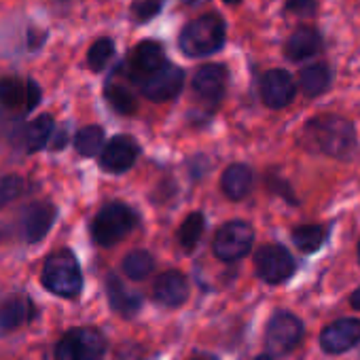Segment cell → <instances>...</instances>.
<instances>
[{
	"instance_id": "cell-28",
	"label": "cell",
	"mask_w": 360,
	"mask_h": 360,
	"mask_svg": "<svg viewBox=\"0 0 360 360\" xmlns=\"http://www.w3.org/2000/svg\"><path fill=\"white\" fill-rule=\"evenodd\" d=\"M202 233H204V217H202L200 212L189 214V217L185 219L183 227H180V231H178L180 246H183L185 250H191V248L200 242Z\"/></svg>"
},
{
	"instance_id": "cell-33",
	"label": "cell",
	"mask_w": 360,
	"mask_h": 360,
	"mask_svg": "<svg viewBox=\"0 0 360 360\" xmlns=\"http://www.w3.org/2000/svg\"><path fill=\"white\" fill-rule=\"evenodd\" d=\"M41 102V87L34 81H26V110H34Z\"/></svg>"
},
{
	"instance_id": "cell-7",
	"label": "cell",
	"mask_w": 360,
	"mask_h": 360,
	"mask_svg": "<svg viewBox=\"0 0 360 360\" xmlns=\"http://www.w3.org/2000/svg\"><path fill=\"white\" fill-rule=\"evenodd\" d=\"M255 269L259 278L267 284H282L295 271V261L290 252L278 244L263 246L255 257Z\"/></svg>"
},
{
	"instance_id": "cell-40",
	"label": "cell",
	"mask_w": 360,
	"mask_h": 360,
	"mask_svg": "<svg viewBox=\"0 0 360 360\" xmlns=\"http://www.w3.org/2000/svg\"><path fill=\"white\" fill-rule=\"evenodd\" d=\"M358 259H360V246H358Z\"/></svg>"
},
{
	"instance_id": "cell-14",
	"label": "cell",
	"mask_w": 360,
	"mask_h": 360,
	"mask_svg": "<svg viewBox=\"0 0 360 360\" xmlns=\"http://www.w3.org/2000/svg\"><path fill=\"white\" fill-rule=\"evenodd\" d=\"M153 297L161 305L178 307L189 299V282L180 271H165L155 280Z\"/></svg>"
},
{
	"instance_id": "cell-26",
	"label": "cell",
	"mask_w": 360,
	"mask_h": 360,
	"mask_svg": "<svg viewBox=\"0 0 360 360\" xmlns=\"http://www.w3.org/2000/svg\"><path fill=\"white\" fill-rule=\"evenodd\" d=\"M104 94H106L108 104H110L117 112H121V115H131V112L136 110V98H134V94H131L125 85L110 81V83L106 85Z\"/></svg>"
},
{
	"instance_id": "cell-17",
	"label": "cell",
	"mask_w": 360,
	"mask_h": 360,
	"mask_svg": "<svg viewBox=\"0 0 360 360\" xmlns=\"http://www.w3.org/2000/svg\"><path fill=\"white\" fill-rule=\"evenodd\" d=\"M322 47V37L318 30L314 28H299L290 34V39L286 41V58L292 62H301L307 60L311 56H316Z\"/></svg>"
},
{
	"instance_id": "cell-32",
	"label": "cell",
	"mask_w": 360,
	"mask_h": 360,
	"mask_svg": "<svg viewBox=\"0 0 360 360\" xmlns=\"http://www.w3.org/2000/svg\"><path fill=\"white\" fill-rule=\"evenodd\" d=\"M286 9H288L290 13H295V15L307 18V15H314V13H316V9H318V0H288Z\"/></svg>"
},
{
	"instance_id": "cell-9",
	"label": "cell",
	"mask_w": 360,
	"mask_h": 360,
	"mask_svg": "<svg viewBox=\"0 0 360 360\" xmlns=\"http://www.w3.org/2000/svg\"><path fill=\"white\" fill-rule=\"evenodd\" d=\"M303 337V324L288 311H280L269 320L267 326V345L276 354H286L297 347Z\"/></svg>"
},
{
	"instance_id": "cell-22",
	"label": "cell",
	"mask_w": 360,
	"mask_h": 360,
	"mask_svg": "<svg viewBox=\"0 0 360 360\" xmlns=\"http://www.w3.org/2000/svg\"><path fill=\"white\" fill-rule=\"evenodd\" d=\"M51 134H53V117L51 115L37 117L26 129V146H28V150L34 153V150L45 148Z\"/></svg>"
},
{
	"instance_id": "cell-15",
	"label": "cell",
	"mask_w": 360,
	"mask_h": 360,
	"mask_svg": "<svg viewBox=\"0 0 360 360\" xmlns=\"http://www.w3.org/2000/svg\"><path fill=\"white\" fill-rule=\"evenodd\" d=\"M32 316H34V307H32L30 299H26L22 295L7 299L3 305H0V335H7V333L20 328Z\"/></svg>"
},
{
	"instance_id": "cell-8",
	"label": "cell",
	"mask_w": 360,
	"mask_h": 360,
	"mask_svg": "<svg viewBox=\"0 0 360 360\" xmlns=\"http://www.w3.org/2000/svg\"><path fill=\"white\" fill-rule=\"evenodd\" d=\"M183 83H185L183 70L165 62L159 70H155L153 75H148L140 81V91H142V96H146L153 102H165L180 94Z\"/></svg>"
},
{
	"instance_id": "cell-29",
	"label": "cell",
	"mask_w": 360,
	"mask_h": 360,
	"mask_svg": "<svg viewBox=\"0 0 360 360\" xmlns=\"http://www.w3.org/2000/svg\"><path fill=\"white\" fill-rule=\"evenodd\" d=\"M115 56V45L110 39H100L91 45L89 53H87V64L94 72H100L106 68V64L110 62V58Z\"/></svg>"
},
{
	"instance_id": "cell-27",
	"label": "cell",
	"mask_w": 360,
	"mask_h": 360,
	"mask_svg": "<svg viewBox=\"0 0 360 360\" xmlns=\"http://www.w3.org/2000/svg\"><path fill=\"white\" fill-rule=\"evenodd\" d=\"M324 236H326L324 227H320V225H303V227L292 231V242L301 252H316L322 246Z\"/></svg>"
},
{
	"instance_id": "cell-5",
	"label": "cell",
	"mask_w": 360,
	"mask_h": 360,
	"mask_svg": "<svg viewBox=\"0 0 360 360\" xmlns=\"http://www.w3.org/2000/svg\"><path fill=\"white\" fill-rule=\"evenodd\" d=\"M106 341L96 328H72L56 347V360H100Z\"/></svg>"
},
{
	"instance_id": "cell-21",
	"label": "cell",
	"mask_w": 360,
	"mask_h": 360,
	"mask_svg": "<svg viewBox=\"0 0 360 360\" xmlns=\"http://www.w3.org/2000/svg\"><path fill=\"white\" fill-rule=\"evenodd\" d=\"M330 70L326 64H314V66H307L301 70L299 75V85H301V91L307 96V98H316V96H322L328 85H330Z\"/></svg>"
},
{
	"instance_id": "cell-18",
	"label": "cell",
	"mask_w": 360,
	"mask_h": 360,
	"mask_svg": "<svg viewBox=\"0 0 360 360\" xmlns=\"http://www.w3.org/2000/svg\"><path fill=\"white\" fill-rule=\"evenodd\" d=\"M165 64V51L159 43L155 41H144L136 47L134 58H131V68L134 77H140V81L155 70H159Z\"/></svg>"
},
{
	"instance_id": "cell-25",
	"label": "cell",
	"mask_w": 360,
	"mask_h": 360,
	"mask_svg": "<svg viewBox=\"0 0 360 360\" xmlns=\"http://www.w3.org/2000/svg\"><path fill=\"white\" fill-rule=\"evenodd\" d=\"M0 104L7 108H20L26 110V83H22L15 77L0 79Z\"/></svg>"
},
{
	"instance_id": "cell-16",
	"label": "cell",
	"mask_w": 360,
	"mask_h": 360,
	"mask_svg": "<svg viewBox=\"0 0 360 360\" xmlns=\"http://www.w3.org/2000/svg\"><path fill=\"white\" fill-rule=\"evenodd\" d=\"M56 208L51 204H32L24 214V236L30 244L43 240L51 229Z\"/></svg>"
},
{
	"instance_id": "cell-10",
	"label": "cell",
	"mask_w": 360,
	"mask_h": 360,
	"mask_svg": "<svg viewBox=\"0 0 360 360\" xmlns=\"http://www.w3.org/2000/svg\"><path fill=\"white\" fill-rule=\"evenodd\" d=\"M227 87V70L219 64L202 66L193 77V94L208 106H217L225 96Z\"/></svg>"
},
{
	"instance_id": "cell-13",
	"label": "cell",
	"mask_w": 360,
	"mask_h": 360,
	"mask_svg": "<svg viewBox=\"0 0 360 360\" xmlns=\"http://www.w3.org/2000/svg\"><path fill=\"white\" fill-rule=\"evenodd\" d=\"M360 341V320L343 318L328 324L320 335V345L328 354H341Z\"/></svg>"
},
{
	"instance_id": "cell-30",
	"label": "cell",
	"mask_w": 360,
	"mask_h": 360,
	"mask_svg": "<svg viewBox=\"0 0 360 360\" xmlns=\"http://www.w3.org/2000/svg\"><path fill=\"white\" fill-rule=\"evenodd\" d=\"M22 187H24V183L20 176H5L0 180V206H5V204L13 202L15 198H20Z\"/></svg>"
},
{
	"instance_id": "cell-38",
	"label": "cell",
	"mask_w": 360,
	"mask_h": 360,
	"mask_svg": "<svg viewBox=\"0 0 360 360\" xmlns=\"http://www.w3.org/2000/svg\"><path fill=\"white\" fill-rule=\"evenodd\" d=\"M225 3H229V5H236V3H240V0H225Z\"/></svg>"
},
{
	"instance_id": "cell-1",
	"label": "cell",
	"mask_w": 360,
	"mask_h": 360,
	"mask_svg": "<svg viewBox=\"0 0 360 360\" xmlns=\"http://www.w3.org/2000/svg\"><path fill=\"white\" fill-rule=\"evenodd\" d=\"M301 142L309 150L324 153L337 159H347L356 148V131L354 125L343 117L320 115L303 127Z\"/></svg>"
},
{
	"instance_id": "cell-37",
	"label": "cell",
	"mask_w": 360,
	"mask_h": 360,
	"mask_svg": "<svg viewBox=\"0 0 360 360\" xmlns=\"http://www.w3.org/2000/svg\"><path fill=\"white\" fill-rule=\"evenodd\" d=\"M191 360H217L214 356H198V358H191Z\"/></svg>"
},
{
	"instance_id": "cell-6",
	"label": "cell",
	"mask_w": 360,
	"mask_h": 360,
	"mask_svg": "<svg viewBox=\"0 0 360 360\" xmlns=\"http://www.w3.org/2000/svg\"><path fill=\"white\" fill-rule=\"evenodd\" d=\"M252 242L255 229L246 221H229L217 231L212 250L221 261H238L250 252Z\"/></svg>"
},
{
	"instance_id": "cell-39",
	"label": "cell",
	"mask_w": 360,
	"mask_h": 360,
	"mask_svg": "<svg viewBox=\"0 0 360 360\" xmlns=\"http://www.w3.org/2000/svg\"><path fill=\"white\" fill-rule=\"evenodd\" d=\"M183 3H198V0H183Z\"/></svg>"
},
{
	"instance_id": "cell-19",
	"label": "cell",
	"mask_w": 360,
	"mask_h": 360,
	"mask_svg": "<svg viewBox=\"0 0 360 360\" xmlns=\"http://www.w3.org/2000/svg\"><path fill=\"white\" fill-rule=\"evenodd\" d=\"M221 189L229 200H244L252 189V172L244 163H233L223 172Z\"/></svg>"
},
{
	"instance_id": "cell-31",
	"label": "cell",
	"mask_w": 360,
	"mask_h": 360,
	"mask_svg": "<svg viewBox=\"0 0 360 360\" xmlns=\"http://www.w3.org/2000/svg\"><path fill=\"white\" fill-rule=\"evenodd\" d=\"M163 7V0H138L134 5V13L140 22H148L153 20Z\"/></svg>"
},
{
	"instance_id": "cell-11",
	"label": "cell",
	"mask_w": 360,
	"mask_h": 360,
	"mask_svg": "<svg viewBox=\"0 0 360 360\" xmlns=\"http://www.w3.org/2000/svg\"><path fill=\"white\" fill-rule=\"evenodd\" d=\"M138 144L134 142V138L129 136H115L102 150H100V165L110 172V174H119L129 169L136 159H138Z\"/></svg>"
},
{
	"instance_id": "cell-34",
	"label": "cell",
	"mask_w": 360,
	"mask_h": 360,
	"mask_svg": "<svg viewBox=\"0 0 360 360\" xmlns=\"http://www.w3.org/2000/svg\"><path fill=\"white\" fill-rule=\"evenodd\" d=\"M66 144V131H60L58 136H56V142H53V148H62Z\"/></svg>"
},
{
	"instance_id": "cell-2",
	"label": "cell",
	"mask_w": 360,
	"mask_h": 360,
	"mask_svg": "<svg viewBox=\"0 0 360 360\" xmlns=\"http://www.w3.org/2000/svg\"><path fill=\"white\" fill-rule=\"evenodd\" d=\"M180 49L189 58H206L223 49L225 45V22L214 15H202L189 22L180 32Z\"/></svg>"
},
{
	"instance_id": "cell-24",
	"label": "cell",
	"mask_w": 360,
	"mask_h": 360,
	"mask_svg": "<svg viewBox=\"0 0 360 360\" xmlns=\"http://www.w3.org/2000/svg\"><path fill=\"white\" fill-rule=\"evenodd\" d=\"M155 269V259L146 252V250H136V252H129L123 261V274L129 278V280H144L153 274Z\"/></svg>"
},
{
	"instance_id": "cell-35",
	"label": "cell",
	"mask_w": 360,
	"mask_h": 360,
	"mask_svg": "<svg viewBox=\"0 0 360 360\" xmlns=\"http://www.w3.org/2000/svg\"><path fill=\"white\" fill-rule=\"evenodd\" d=\"M349 303H352V307L360 309V288H358V290H354V295L349 297Z\"/></svg>"
},
{
	"instance_id": "cell-20",
	"label": "cell",
	"mask_w": 360,
	"mask_h": 360,
	"mask_svg": "<svg viewBox=\"0 0 360 360\" xmlns=\"http://www.w3.org/2000/svg\"><path fill=\"white\" fill-rule=\"evenodd\" d=\"M106 290H108V301L115 307L117 314L121 316H134L140 305H142V297L134 290H129L117 276H108L106 280Z\"/></svg>"
},
{
	"instance_id": "cell-23",
	"label": "cell",
	"mask_w": 360,
	"mask_h": 360,
	"mask_svg": "<svg viewBox=\"0 0 360 360\" xmlns=\"http://www.w3.org/2000/svg\"><path fill=\"white\" fill-rule=\"evenodd\" d=\"M104 146V129L100 125H87L75 136V148L83 157H96Z\"/></svg>"
},
{
	"instance_id": "cell-3",
	"label": "cell",
	"mask_w": 360,
	"mask_h": 360,
	"mask_svg": "<svg viewBox=\"0 0 360 360\" xmlns=\"http://www.w3.org/2000/svg\"><path fill=\"white\" fill-rule=\"evenodd\" d=\"M43 284L47 290L60 297H77L83 288L81 267L70 250L53 252L43 267Z\"/></svg>"
},
{
	"instance_id": "cell-36",
	"label": "cell",
	"mask_w": 360,
	"mask_h": 360,
	"mask_svg": "<svg viewBox=\"0 0 360 360\" xmlns=\"http://www.w3.org/2000/svg\"><path fill=\"white\" fill-rule=\"evenodd\" d=\"M255 360H274V358H271L269 354H261V356H257Z\"/></svg>"
},
{
	"instance_id": "cell-12",
	"label": "cell",
	"mask_w": 360,
	"mask_h": 360,
	"mask_svg": "<svg viewBox=\"0 0 360 360\" xmlns=\"http://www.w3.org/2000/svg\"><path fill=\"white\" fill-rule=\"evenodd\" d=\"M295 81L286 70H269L261 79V98L269 108H284L295 98Z\"/></svg>"
},
{
	"instance_id": "cell-4",
	"label": "cell",
	"mask_w": 360,
	"mask_h": 360,
	"mask_svg": "<svg viewBox=\"0 0 360 360\" xmlns=\"http://www.w3.org/2000/svg\"><path fill=\"white\" fill-rule=\"evenodd\" d=\"M136 223L138 217L129 206L112 202L98 212L91 225V236L100 246H115L134 231Z\"/></svg>"
}]
</instances>
